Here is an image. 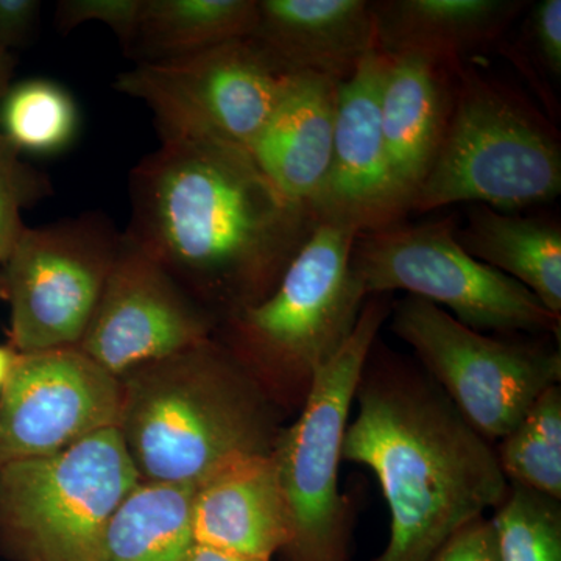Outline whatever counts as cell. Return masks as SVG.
Instances as JSON below:
<instances>
[{
	"label": "cell",
	"mask_w": 561,
	"mask_h": 561,
	"mask_svg": "<svg viewBox=\"0 0 561 561\" xmlns=\"http://www.w3.org/2000/svg\"><path fill=\"white\" fill-rule=\"evenodd\" d=\"M128 192L124 234L228 317L273 294L317 227L249 150L221 140L162 139L133 169Z\"/></svg>",
	"instance_id": "6da1fadb"
},
{
	"label": "cell",
	"mask_w": 561,
	"mask_h": 561,
	"mask_svg": "<svg viewBox=\"0 0 561 561\" xmlns=\"http://www.w3.org/2000/svg\"><path fill=\"white\" fill-rule=\"evenodd\" d=\"M342 459L368 468L390 512L371 561H430L457 531L507 496L493 443L457 411L419 364L375 342L362 370Z\"/></svg>",
	"instance_id": "7a4b0ae2"
},
{
	"label": "cell",
	"mask_w": 561,
	"mask_h": 561,
	"mask_svg": "<svg viewBox=\"0 0 561 561\" xmlns=\"http://www.w3.org/2000/svg\"><path fill=\"white\" fill-rule=\"evenodd\" d=\"M119 379V431L140 482L201 485L232 461L272 454L283 431L279 405L210 339Z\"/></svg>",
	"instance_id": "3957f363"
},
{
	"label": "cell",
	"mask_w": 561,
	"mask_h": 561,
	"mask_svg": "<svg viewBox=\"0 0 561 561\" xmlns=\"http://www.w3.org/2000/svg\"><path fill=\"white\" fill-rule=\"evenodd\" d=\"M357 232L317 224L265 300L228 317V345L279 408L300 412L368 300L351 272Z\"/></svg>",
	"instance_id": "277c9868"
},
{
	"label": "cell",
	"mask_w": 561,
	"mask_h": 561,
	"mask_svg": "<svg viewBox=\"0 0 561 561\" xmlns=\"http://www.w3.org/2000/svg\"><path fill=\"white\" fill-rule=\"evenodd\" d=\"M453 73L445 135L411 210L468 202L505 213L559 197L561 147L552 125L470 66L461 62Z\"/></svg>",
	"instance_id": "5b68a950"
},
{
	"label": "cell",
	"mask_w": 561,
	"mask_h": 561,
	"mask_svg": "<svg viewBox=\"0 0 561 561\" xmlns=\"http://www.w3.org/2000/svg\"><path fill=\"white\" fill-rule=\"evenodd\" d=\"M119 427L0 467V548L14 561H98L111 516L139 483Z\"/></svg>",
	"instance_id": "8992f818"
},
{
	"label": "cell",
	"mask_w": 561,
	"mask_h": 561,
	"mask_svg": "<svg viewBox=\"0 0 561 561\" xmlns=\"http://www.w3.org/2000/svg\"><path fill=\"white\" fill-rule=\"evenodd\" d=\"M390 312L383 295L365 301L348 341L317 373L297 420L273 448L291 518L284 561H350L353 516L339 490L343 438L362 370Z\"/></svg>",
	"instance_id": "52a82bcc"
},
{
	"label": "cell",
	"mask_w": 561,
	"mask_h": 561,
	"mask_svg": "<svg viewBox=\"0 0 561 561\" xmlns=\"http://www.w3.org/2000/svg\"><path fill=\"white\" fill-rule=\"evenodd\" d=\"M351 272L367 298L404 290L474 331L560 337L561 319L529 289L461 249L453 216L357 236Z\"/></svg>",
	"instance_id": "ba28073f"
},
{
	"label": "cell",
	"mask_w": 561,
	"mask_h": 561,
	"mask_svg": "<svg viewBox=\"0 0 561 561\" xmlns=\"http://www.w3.org/2000/svg\"><path fill=\"white\" fill-rule=\"evenodd\" d=\"M391 331L483 438L497 443L561 382L559 348L471 330L423 298L391 308Z\"/></svg>",
	"instance_id": "9c48e42d"
},
{
	"label": "cell",
	"mask_w": 561,
	"mask_h": 561,
	"mask_svg": "<svg viewBox=\"0 0 561 561\" xmlns=\"http://www.w3.org/2000/svg\"><path fill=\"white\" fill-rule=\"evenodd\" d=\"M294 73L242 38L176 60L138 62L114 88L151 111L161 139L221 140L250 151Z\"/></svg>",
	"instance_id": "30bf717a"
},
{
	"label": "cell",
	"mask_w": 561,
	"mask_h": 561,
	"mask_svg": "<svg viewBox=\"0 0 561 561\" xmlns=\"http://www.w3.org/2000/svg\"><path fill=\"white\" fill-rule=\"evenodd\" d=\"M121 239L95 213L25 227L2 268L10 348L31 354L79 346Z\"/></svg>",
	"instance_id": "8fae6325"
},
{
	"label": "cell",
	"mask_w": 561,
	"mask_h": 561,
	"mask_svg": "<svg viewBox=\"0 0 561 561\" xmlns=\"http://www.w3.org/2000/svg\"><path fill=\"white\" fill-rule=\"evenodd\" d=\"M124 387L79 346L18 354L0 390V467L119 427Z\"/></svg>",
	"instance_id": "7c38bea8"
},
{
	"label": "cell",
	"mask_w": 561,
	"mask_h": 561,
	"mask_svg": "<svg viewBox=\"0 0 561 561\" xmlns=\"http://www.w3.org/2000/svg\"><path fill=\"white\" fill-rule=\"evenodd\" d=\"M210 312L122 232L119 250L79 348L110 375L208 341Z\"/></svg>",
	"instance_id": "4fadbf2b"
},
{
	"label": "cell",
	"mask_w": 561,
	"mask_h": 561,
	"mask_svg": "<svg viewBox=\"0 0 561 561\" xmlns=\"http://www.w3.org/2000/svg\"><path fill=\"white\" fill-rule=\"evenodd\" d=\"M389 57L373 50L339 84L330 172L311 213L317 224L357 234L400 224L409 213L390 179L381 130V91Z\"/></svg>",
	"instance_id": "5bb4252c"
},
{
	"label": "cell",
	"mask_w": 561,
	"mask_h": 561,
	"mask_svg": "<svg viewBox=\"0 0 561 561\" xmlns=\"http://www.w3.org/2000/svg\"><path fill=\"white\" fill-rule=\"evenodd\" d=\"M195 545L272 561L291 541L290 508L273 454L243 457L195 486Z\"/></svg>",
	"instance_id": "9a60e30c"
},
{
	"label": "cell",
	"mask_w": 561,
	"mask_h": 561,
	"mask_svg": "<svg viewBox=\"0 0 561 561\" xmlns=\"http://www.w3.org/2000/svg\"><path fill=\"white\" fill-rule=\"evenodd\" d=\"M249 38L289 72L337 83L378 50L371 2L365 0H257Z\"/></svg>",
	"instance_id": "2e32d148"
},
{
	"label": "cell",
	"mask_w": 561,
	"mask_h": 561,
	"mask_svg": "<svg viewBox=\"0 0 561 561\" xmlns=\"http://www.w3.org/2000/svg\"><path fill=\"white\" fill-rule=\"evenodd\" d=\"M339 84L294 73L250 150L276 190L309 209L330 172Z\"/></svg>",
	"instance_id": "e0dca14e"
},
{
	"label": "cell",
	"mask_w": 561,
	"mask_h": 561,
	"mask_svg": "<svg viewBox=\"0 0 561 561\" xmlns=\"http://www.w3.org/2000/svg\"><path fill=\"white\" fill-rule=\"evenodd\" d=\"M451 70L419 55L389 57L381 91V130L390 179L402 205L426 180L453 102Z\"/></svg>",
	"instance_id": "ac0fdd59"
},
{
	"label": "cell",
	"mask_w": 561,
	"mask_h": 561,
	"mask_svg": "<svg viewBox=\"0 0 561 561\" xmlns=\"http://www.w3.org/2000/svg\"><path fill=\"white\" fill-rule=\"evenodd\" d=\"M523 5L516 0L371 2L376 49L387 57L419 55L454 72L465 54L497 39Z\"/></svg>",
	"instance_id": "d6986e66"
},
{
	"label": "cell",
	"mask_w": 561,
	"mask_h": 561,
	"mask_svg": "<svg viewBox=\"0 0 561 561\" xmlns=\"http://www.w3.org/2000/svg\"><path fill=\"white\" fill-rule=\"evenodd\" d=\"M457 241L474 260L518 280L561 319L559 225L474 205L467 227L457 228Z\"/></svg>",
	"instance_id": "ffe728a7"
},
{
	"label": "cell",
	"mask_w": 561,
	"mask_h": 561,
	"mask_svg": "<svg viewBox=\"0 0 561 561\" xmlns=\"http://www.w3.org/2000/svg\"><path fill=\"white\" fill-rule=\"evenodd\" d=\"M256 20L257 0H144L127 55L138 62L176 60L249 38Z\"/></svg>",
	"instance_id": "44dd1931"
},
{
	"label": "cell",
	"mask_w": 561,
	"mask_h": 561,
	"mask_svg": "<svg viewBox=\"0 0 561 561\" xmlns=\"http://www.w3.org/2000/svg\"><path fill=\"white\" fill-rule=\"evenodd\" d=\"M195 486L139 482L111 516L98 561H186Z\"/></svg>",
	"instance_id": "7402d4cb"
},
{
	"label": "cell",
	"mask_w": 561,
	"mask_h": 561,
	"mask_svg": "<svg viewBox=\"0 0 561 561\" xmlns=\"http://www.w3.org/2000/svg\"><path fill=\"white\" fill-rule=\"evenodd\" d=\"M79 124L72 94L54 80L11 84L0 103V133L21 153H61L76 140Z\"/></svg>",
	"instance_id": "603a6c76"
},
{
	"label": "cell",
	"mask_w": 561,
	"mask_h": 561,
	"mask_svg": "<svg viewBox=\"0 0 561 561\" xmlns=\"http://www.w3.org/2000/svg\"><path fill=\"white\" fill-rule=\"evenodd\" d=\"M494 448L508 483L561 501V387L546 390Z\"/></svg>",
	"instance_id": "cb8c5ba5"
},
{
	"label": "cell",
	"mask_w": 561,
	"mask_h": 561,
	"mask_svg": "<svg viewBox=\"0 0 561 561\" xmlns=\"http://www.w3.org/2000/svg\"><path fill=\"white\" fill-rule=\"evenodd\" d=\"M490 519L501 561H561V501L511 483Z\"/></svg>",
	"instance_id": "d4e9b609"
},
{
	"label": "cell",
	"mask_w": 561,
	"mask_h": 561,
	"mask_svg": "<svg viewBox=\"0 0 561 561\" xmlns=\"http://www.w3.org/2000/svg\"><path fill=\"white\" fill-rule=\"evenodd\" d=\"M0 133V264L7 261L25 225L22 209L51 194L50 180L22 160Z\"/></svg>",
	"instance_id": "484cf974"
},
{
	"label": "cell",
	"mask_w": 561,
	"mask_h": 561,
	"mask_svg": "<svg viewBox=\"0 0 561 561\" xmlns=\"http://www.w3.org/2000/svg\"><path fill=\"white\" fill-rule=\"evenodd\" d=\"M142 9L144 0H61L55 18L58 28L65 33L87 22H101L114 32L128 54Z\"/></svg>",
	"instance_id": "4316f807"
},
{
	"label": "cell",
	"mask_w": 561,
	"mask_h": 561,
	"mask_svg": "<svg viewBox=\"0 0 561 561\" xmlns=\"http://www.w3.org/2000/svg\"><path fill=\"white\" fill-rule=\"evenodd\" d=\"M430 561H501L491 519L482 516L465 526Z\"/></svg>",
	"instance_id": "83f0119b"
},
{
	"label": "cell",
	"mask_w": 561,
	"mask_h": 561,
	"mask_svg": "<svg viewBox=\"0 0 561 561\" xmlns=\"http://www.w3.org/2000/svg\"><path fill=\"white\" fill-rule=\"evenodd\" d=\"M531 38L553 76L561 73V0H542L530 18Z\"/></svg>",
	"instance_id": "f1b7e54d"
},
{
	"label": "cell",
	"mask_w": 561,
	"mask_h": 561,
	"mask_svg": "<svg viewBox=\"0 0 561 561\" xmlns=\"http://www.w3.org/2000/svg\"><path fill=\"white\" fill-rule=\"evenodd\" d=\"M38 0H0V50L24 46L38 24Z\"/></svg>",
	"instance_id": "f546056e"
},
{
	"label": "cell",
	"mask_w": 561,
	"mask_h": 561,
	"mask_svg": "<svg viewBox=\"0 0 561 561\" xmlns=\"http://www.w3.org/2000/svg\"><path fill=\"white\" fill-rule=\"evenodd\" d=\"M186 561H267L250 559V557L236 556V553L219 551V549L206 548V546H192Z\"/></svg>",
	"instance_id": "4dcf8cb0"
},
{
	"label": "cell",
	"mask_w": 561,
	"mask_h": 561,
	"mask_svg": "<svg viewBox=\"0 0 561 561\" xmlns=\"http://www.w3.org/2000/svg\"><path fill=\"white\" fill-rule=\"evenodd\" d=\"M14 66H16V60H14L13 54L0 50V103L5 98L7 91L10 90Z\"/></svg>",
	"instance_id": "1f68e13d"
},
{
	"label": "cell",
	"mask_w": 561,
	"mask_h": 561,
	"mask_svg": "<svg viewBox=\"0 0 561 561\" xmlns=\"http://www.w3.org/2000/svg\"><path fill=\"white\" fill-rule=\"evenodd\" d=\"M18 353L10 346H0V390L9 378L11 367L16 360Z\"/></svg>",
	"instance_id": "d6a6232c"
},
{
	"label": "cell",
	"mask_w": 561,
	"mask_h": 561,
	"mask_svg": "<svg viewBox=\"0 0 561 561\" xmlns=\"http://www.w3.org/2000/svg\"><path fill=\"white\" fill-rule=\"evenodd\" d=\"M0 300L7 301V286L5 278H3V271H0Z\"/></svg>",
	"instance_id": "836d02e7"
}]
</instances>
